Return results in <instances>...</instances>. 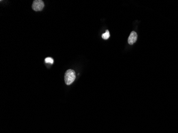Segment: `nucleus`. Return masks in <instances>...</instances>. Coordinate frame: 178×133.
<instances>
[{
	"mask_svg": "<svg viewBox=\"0 0 178 133\" xmlns=\"http://www.w3.org/2000/svg\"><path fill=\"white\" fill-rule=\"evenodd\" d=\"M76 78V73L75 71L72 69L67 70L65 75V81L66 85H69L72 84Z\"/></svg>",
	"mask_w": 178,
	"mask_h": 133,
	"instance_id": "obj_1",
	"label": "nucleus"
},
{
	"mask_svg": "<svg viewBox=\"0 0 178 133\" xmlns=\"http://www.w3.org/2000/svg\"><path fill=\"white\" fill-rule=\"evenodd\" d=\"M44 6V3L42 0H35L32 4V9L35 11L42 10Z\"/></svg>",
	"mask_w": 178,
	"mask_h": 133,
	"instance_id": "obj_2",
	"label": "nucleus"
},
{
	"mask_svg": "<svg viewBox=\"0 0 178 133\" xmlns=\"http://www.w3.org/2000/svg\"><path fill=\"white\" fill-rule=\"evenodd\" d=\"M137 38H138V35L137 33L135 32H131L128 39V43L130 45H133V44L135 43L137 40Z\"/></svg>",
	"mask_w": 178,
	"mask_h": 133,
	"instance_id": "obj_3",
	"label": "nucleus"
},
{
	"mask_svg": "<svg viewBox=\"0 0 178 133\" xmlns=\"http://www.w3.org/2000/svg\"><path fill=\"white\" fill-rule=\"evenodd\" d=\"M110 37V34L108 30H107L104 34L102 35V38L104 40H108Z\"/></svg>",
	"mask_w": 178,
	"mask_h": 133,
	"instance_id": "obj_4",
	"label": "nucleus"
},
{
	"mask_svg": "<svg viewBox=\"0 0 178 133\" xmlns=\"http://www.w3.org/2000/svg\"><path fill=\"white\" fill-rule=\"evenodd\" d=\"M53 62H54L53 59L51 57H48L45 59V62L46 64H53Z\"/></svg>",
	"mask_w": 178,
	"mask_h": 133,
	"instance_id": "obj_5",
	"label": "nucleus"
}]
</instances>
